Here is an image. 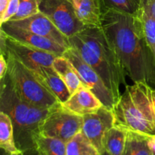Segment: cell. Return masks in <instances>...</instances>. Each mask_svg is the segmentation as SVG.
<instances>
[{
    "label": "cell",
    "mask_w": 155,
    "mask_h": 155,
    "mask_svg": "<svg viewBox=\"0 0 155 155\" xmlns=\"http://www.w3.org/2000/svg\"><path fill=\"white\" fill-rule=\"evenodd\" d=\"M101 21L126 75L133 83L145 81L154 86L155 60L139 15L107 10L102 12Z\"/></svg>",
    "instance_id": "cell-1"
},
{
    "label": "cell",
    "mask_w": 155,
    "mask_h": 155,
    "mask_svg": "<svg viewBox=\"0 0 155 155\" xmlns=\"http://www.w3.org/2000/svg\"><path fill=\"white\" fill-rule=\"evenodd\" d=\"M69 42L82 59L98 73L117 102L122 94L120 86H127V75L102 27H86L70 37Z\"/></svg>",
    "instance_id": "cell-2"
},
{
    "label": "cell",
    "mask_w": 155,
    "mask_h": 155,
    "mask_svg": "<svg viewBox=\"0 0 155 155\" xmlns=\"http://www.w3.org/2000/svg\"><path fill=\"white\" fill-rule=\"evenodd\" d=\"M112 111L115 127L155 136V87L147 82L127 85Z\"/></svg>",
    "instance_id": "cell-3"
},
{
    "label": "cell",
    "mask_w": 155,
    "mask_h": 155,
    "mask_svg": "<svg viewBox=\"0 0 155 155\" xmlns=\"http://www.w3.org/2000/svg\"><path fill=\"white\" fill-rule=\"evenodd\" d=\"M51 108L38 107L21 99L7 74L1 80L0 110L12 119L16 145L22 152L35 149V137L39 134L41 124Z\"/></svg>",
    "instance_id": "cell-4"
},
{
    "label": "cell",
    "mask_w": 155,
    "mask_h": 155,
    "mask_svg": "<svg viewBox=\"0 0 155 155\" xmlns=\"http://www.w3.org/2000/svg\"><path fill=\"white\" fill-rule=\"evenodd\" d=\"M5 55L8 64L7 75L12 87L21 99L45 108L59 103L56 97L39 82L28 68L8 51H6Z\"/></svg>",
    "instance_id": "cell-5"
},
{
    "label": "cell",
    "mask_w": 155,
    "mask_h": 155,
    "mask_svg": "<svg viewBox=\"0 0 155 155\" xmlns=\"http://www.w3.org/2000/svg\"><path fill=\"white\" fill-rule=\"evenodd\" d=\"M83 117L64 108L61 103L53 106L39 127V133L68 142L81 132Z\"/></svg>",
    "instance_id": "cell-6"
},
{
    "label": "cell",
    "mask_w": 155,
    "mask_h": 155,
    "mask_svg": "<svg viewBox=\"0 0 155 155\" xmlns=\"http://www.w3.org/2000/svg\"><path fill=\"white\" fill-rule=\"evenodd\" d=\"M39 12L48 17L68 38L80 33L86 27L78 19L69 0H41Z\"/></svg>",
    "instance_id": "cell-7"
},
{
    "label": "cell",
    "mask_w": 155,
    "mask_h": 155,
    "mask_svg": "<svg viewBox=\"0 0 155 155\" xmlns=\"http://www.w3.org/2000/svg\"><path fill=\"white\" fill-rule=\"evenodd\" d=\"M63 55L75 67L83 84L94 92V94L101 100L104 106L112 110L116 103L114 98L98 73L82 59L78 52L73 47H69Z\"/></svg>",
    "instance_id": "cell-8"
},
{
    "label": "cell",
    "mask_w": 155,
    "mask_h": 155,
    "mask_svg": "<svg viewBox=\"0 0 155 155\" xmlns=\"http://www.w3.org/2000/svg\"><path fill=\"white\" fill-rule=\"evenodd\" d=\"M81 132L102 155L104 151V139L109 130L114 127V116L112 110L102 106L96 112L83 117Z\"/></svg>",
    "instance_id": "cell-9"
},
{
    "label": "cell",
    "mask_w": 155,
    "mask_h": 155,
    "mask_svg": "<svg viewBox=\"0 0 155 155\" xmlns=\"http://www.w3.org/2000/svg\"><path fill=\"white\" fill-rule=\"evenodd\" d=\"M5 46V52L8 51L23 64L32 71L42 66H52L54 59L58 57V55L51 52L21 43L6 34Z\"/></svg>",
    "instance_id": "cell-10"
},
{
    "label": "cell",
    "mask_w": 155,
    "mask_h": 155,
    "mask_svg": "<svg viewBox=\"0 0 155 155\" xmlns=\"http://www.w3.org/2000/svg\"><path fill=\"white\" fill-rule=\"evenodd\" d=\"M7 23L14 27H19L35 34L48 38L66 48L71 47L69 38L64 36L51 22V20L40 12L29 18L18 21H8Z\"/></svg>",
    "instance_id": "cell-11"
},
{
    "label": "cell",
    "mask_w": 155,
    "mask_h": 155,
    "mask_svg": "<svg viewBox=\"0 0 155 155\" xmlns=\"http://www.w3.org/2000/svg\"><path fill=\"white\" fill-rule=\"evenodd\" d=\"M1 30H3L7 36L21 43L51 52L58 56L63 55L65 51L68 49L48 38L35 34L19 27H14L7 22L2 24Z\"/></svg>",
    "instance_id": "cell-12"
},
{
    "label": "cell",
    "mask_w": 155,
    "mask_h": 155,
    "mask_svg": "<svg viewBox=\"0 0 155 155\" xmlns=\"http://www.w3.org/2000/svg\"><path fill=\"white\" fill-rule=\"evenodd\" d=\"M61 104L68 111L81 117L95 113L104 106L101 100L84 84L71 94L66 101Z\"/></svg>",
    "instance_id": "cell-13"
},
{
    "label": "cell",
    "mask_w": 155,
    "mask_h": 155,
    "mask_svg": "<svg viewBox=\"0 0 155 155\" xmlns=\"http://www.w3.org/2000/svg\"><path fill=\"white\" fill-rule=\"evenodd\" d=\"M41 83L56 97L60 103H64L71 96L69 90L52 66L39 67L32 71Z\"/></svg>",
    "instance_id": "cell-14"
},
{
    "label": "cell",
    "mask_w": 155,
    "mask_h": 155,
    "mask_svg": "<svg viewBox=\"0 0 155 155\" xmlns=\"http://www.w3.org/2000/svg\"><path fill=\"white\" fill-rule=\"evenodd\" d=\"M78 19L86 27H101V10L100 0H69Z\"/></svg>",
    "instance_id": "cell-15"
},
{
    "label": "cell",
    "mask_w": 155,
    "mask_h": 155,
    "mask_svg": "<svg viewBox=\"0 0 155 155\" xmlns=\"http://www.w3.org/2000/svg\"><path fill=\"white\" fill-rule=\"evenodd\" d=\"M52 67L66 85L71 95L83 84L75 67L64 55L58 56L53 62Z\"/></svg>",
    "instance_id": "cell-16"
},
{
    "label": "cell",
    "mask_w": 155,
    "mask_h": 155,
    "mask_svg": "<svg viewBox=\"0 0 155 155\" xmlns=\"http://www.w3.org/2000/svg\"><path fill=\"white\" fill-rule=\"evenodd\" d=\"M0 147L5 152L11 154L23 153L16 145L12 119L3 111H0Z\"/></svg>",
    "instance_id": "cell-17"
},
{
    "label": "cell",
    "mask_w": 155,
    "mask_h": 155,
    "mask_svg": "<svg viewBox=\"0 0 155 155\" xmlns=\"http://www.w3.org/2000/svg\"><path fill=\"white\" fill-rule=\"evenodd\" d=\"M66 144L60 139L40 133L34 139V148L39 155H66Z\"/></svg>",
    "instance_id": "cell-18"
},
{
    "label": "cell",
    "mask_w": 155,
    "mask_h": 155,
    "mask_svg": "<svg viewBox=\"0 0 155 155\" xmlns=\"http://www.w3.org/2000/svg\"><path fill=\"white\" fill-rule=\"evenodd\" d=\"M127 132L124 129L113 127L108 130L104 139V151L109 155H124L127 142Z\"/></svg>",
    "instance_id": "cell-19"
},
{
    "label": "cell",
    "mask_w": 155,
    "mask_h": 155,
    "mask_svg": "<svg viewBox=\"0 0 155 155\" xmlns=\"http://www.w3.org/2000/svg\"><path fill=\"white\" fill-rule=\"evenodd\" d=\"M127 132V142L124 155H152L149 145L151 136L133 131Z\"/></svg>",
    "instance_id": "cell-20"
},
{
    "label": "cell",
    "mask_w": 155,
    "mask_h": 155,
    "mask_svg": "<svg viewBox=\"0 0 155 155\" xmlns=\"http://www.w3.org/2000/svg\"><path fill=\"white\" fill-rule=\"evenodd\" d=\"M96 148L82 132L77 133L66 144V155H98Z\"/></svg>",
    "instance_id": "cell-21"
},
{
    "label": "cell",
    "mask_w": 155,
    "mask_h": 155,
    "mask_svg": "<svg viewBox=\"0 0 155 155\" xmlns=\"http://www.w3.org/2000/svg\"><path fill=\"white\" fill-rule=\"evenodd\" d=\"M142 0H100L102 12L114 10L132 15H137Z\"/></svg>",
    "instance_id": "cell-22"
},
{
    "label": "cell",
    "mask_w": 155,
    "mask_h": 155,
    "mask_svg": "<svg viewBox=\"0 0 155 155\" xmlns=\"http://www.w3.org/2000/svg\"><path fill=\"white\" fill-rule=\"evenodd\" d=\"M138 15L142 20L145 39L155 60V18H153L148 9L142 4Z\"/></svg>",
    "instance_id": "cell-23"
},
{
    "label": "cell",
    "mask_w": 155,
    "mask_h": 155,
    "mask_svg": "<svg viewBox=\"0 0 155 155\" xmlns=\"http://www.w3.org/2000/svg\"><path fill=\"white\" fill-rule=\"evenodd\" d=\"M40 1L41 0H19L18 12L10 21L22 20L39 13Z\"/></svg>",
    "instance_id": "cell-24"
},
{
    "label": "cell",
    "mask_w": 155,
    "mask_h": 155,
    "mask_svg": "<svg viewBox=\"0 0 155 155\" xmlns=\"http://www.w3.org/2000/svg\"><path fill=\"white\" fill-rule=\"evenodd\" d=\"M18 8H19V0H10L4 15L0 18V24L2 25L4 23L10 21L17 14Z\"/></svg>",
    "instance_id": "cell-25"
},
{
    "label": "cell",
    "mask_w": 155,
    "mask_h": 155,
    "mask_svg": "<svg viewBox=\"0 0 155 155\" xmlns=\"http://www.w3.org/2000/svg\"><path fill=\"white\" fill-rule=\"evenodd\" d=\"M8 64L5 55L3 53H1L0 55V79H3L7 74Z\"/></svg>",
    "instance_id": "cell-26"
},
{
    "label": "cell",
    "mask_w": 155,
    "mask_h": 155,
    "mask_svg": "<svg viewBox=\"0 0 155 155\" xmlns=\"http://www.w3.org/2000/svg\"><path fill=\"white\" fill-rule=\"evenodd\" d=\"M141 4L145 6L153 18H155V0H142Z\"/></svg>",
    "instance_id": "cell-27"
},
{
    "label": "cell",
    "mask_w": 155,
    "mask_h": 155,
    "mask_svg": "<svg viewBox=\"0 0 155 155\" xmlns=\"http://www.w3.org/2000/svg\"><path fill=\"white\" fill-rule=\"evenodd\" d=\"M10 0H0V18L4 15Z\"/></svg>",
    "instance_id": "cell-28"
},
{
    "label": "cell",
    "mask_w": 155,
    "mask_h": 155,
    "mask_svg": "<svg viewBox=\"0 0 155 155\" xmlns=\"http://www.w3.org/2000/svg\"><path fill=\"white\" fill-rule=\"evenodd\" d=\"M24 155H39L36 151L35 149L31 150V151H26V152H24Z\"/></svg>",
    "instance_id": "cell-29"
},
{
    "label": "cell",
    "mask_w": 155,
    "mask_h": 155,
    "mask_svg": "<svg viewBox=\"0 0 155 155\" xmlns=\"http://www.w3.org/2000/svg\"><path fill=\"white\" fill-rule=\"evenodd\" d=\"M4 155H24V152H23L22 154H8V153H6V152H5Z\"/></svg>",
    "instance_id": "cell-30"
},
{
    "label": "cell",
    "mask_w": 155,
    "mask_h": 155,
    "mask_svg": "<svg viewBox=\"0 0 155 155\" xmlns=\"http://www.w3.org/2000/svg\"><path fill=\"white\" fill-rule=\"evenodd\" d=\"M102 155H109V154H107V152H104V154H103Z\"/></svg>",
    "instance_id": "cell-31"
},
{
    "label": "cell",
    "mask_w": 155,
    "mask_h": 155,
    "mask_svg": "<svg viewBox=\"0 0 155 155\" xmlns=\"http://www.w3.org/2000/svg\"><path fill=\"white\" fill-rule=\"evenodd\" d=\"M154 87H155V83H154Z\"/></svg>",
    "instance_id": "cell-32"
},
{
    "label": "cell",
    "mask_w": 155,
    "mask_h": 155,
    "mask_svg": "<svg viewBox=\"0 0 155 155\" xmlns=\"http://www.w3.org/2000/svg\"><path fill=\"white\" fill-rule=\"evenodd\" d=\"M98 155H101V154H98Z\"/></svg>",
    "instance_id": "cell-33"
}]
</instances>
